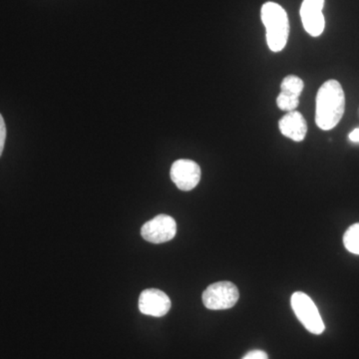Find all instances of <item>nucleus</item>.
<instances>
[{"label":"nucleus","instance_id":"obj_2","mask_svg":"<svg viewBox=\"0 0 359 359\" xmlns=\"http://www.w3.org/2000/svg\"><path fill=\"white\" fill-rule=\"evenodd\" d=\"M262 21L266 29L269 48L280 52L285 48L290 35V21L287 11L276 2H266L262 7Z\"/></svg>","mask_w":359,"mask_h":359},{"label":"nucleus","instance_id":"obj_6","mask_svg":"<svg viewBox=\"0 0 359 359\" xmlns=\"http://www.w3.org/2000/svg\"><path fill=\"white\" fill-rule=\"evenodd\" d=\"M201 168L197 163L192 160L181 159L176 161L172 165L171 175L172 181L175 185L178 187L180 190L192 191L200 183Z\"/></svg>","mask_w":359,"mask_h":359},{"label":"nucleus","instance_id":"obj_7","mask_svg":"<svg viewBox=\"0 0 359 359\" xmlns=\"http://www.w3.org/2000/svg\"><path fill=\"white\" fill-rule=\"evenodd\" d=\"M325 0H304L301 7V18L304 29L313 37L323 34L325 27L323 9Z\"/></svg>","mask_w":359,"mask_h":359},{"label":"nucleus","instance_id":"obj_5","mask_svg":"<svg viewBox=\"0 0 359 359\" xmlns=\"http://www.w3.org/2000/svg\"><path fill=\"white\" fill-rule=\"evenodd\" d=\"M177 233L176 221L168 215H158L144 224L141 235L144 240L152 244H163L173 240Z\"/></svg>","mask_w":359,"mask_h":359},{"label":"nucleus","instance_id":"obj_4","mask_svg":"<svg viewBox=\"0 0 359 359\" xmlns=\"http://www.w3.org/2000/svg\"><path fill=\"white\" fill-rule=\"evenodd\" d=\"M203 302L211 311L233 308L240 299L238 287L231 282H219L209 285L203 292Z\"/></svg>","mask_w":359,"mask_h":359},{"label":"nucleus","instance_id":"obj_10","mask_svg":"<svg viewBox=\"0 0 359 359\" xmlns=\"http://www.w3.org/2000/svg\"><path fill=\"white\" fill-rule=\"evenodd\" d=\"M304 87V83L301 78L295 76V75H289L283 80L282 85H280V93L294 97V98H299Z\"/></svg>","mask_w":359,"mask_h":359},{"label":"nucleus","instance_id":"obj_11","mask_svg":"<svg viewBox=\"0 0 359 359\" xmlns=\"http://www.w3.org/2000/svg\"><path fill=\"white\" fill-rule=\"evenodd\" d=\"M344 244L348 252L359 255V223L347 229L344 236Z\"/></svg>","mask_w":359,"mask_h":359},{"label":"nucleus","instance_id":"obj_14","mask_svg":"<svg viewBox=\"0 0 359 359\" xmlns=\"http://www.w3.org/2000/svg\"><path fill=\"white\" fill-rule=\"evenodd\" d=\"M243 359H269V356L263 351H252L245 354Z\"/></svg>","mask_w":359,"mask_h":359},{"label":"nucleus","instance_id":"obj_12","mask_svg":"<svg viewBox=\"0 0 359 359\" xmlns=\"http://www.w3.org/2000/svg\"><path fill=\"white\" fill-rule=\"evenodd\" d=\"M276 105L280 110L292 112V111H295L299 107V98H294V97L280 93V95L276 98Z\"/></svg>","mask_w":359,"mask_h":359},{"label":"nucleus","instance_id":"obj_15","mask_svg":"<svg viewBox=\"0 0 359 359\" xmlns=\"http://www.w3.org/2000/svg\"><path fill=\"white\" fill-rule=\"evenodd\" d=\"M349 139L351 141L359 143V128L354 129L351 134H349Z\"/></svg>","mask_w":359,"mask_h":359},{"label":"nucleus","instance_id":"obj_1","mask_svg":"<svg viewBox=\"0 0 359 359\" xmlns=\"http://www.w3.org/2000/svg\"><path fill=\"white\" fill-rule=\"evenodd\" d=\"M346 109V95L341 84L334 79L321 85L316 95V123L321 130L334 129Z\"/></svg>","mask_w":359,"mask_h":359},{"label":"nucleus","instance_id":"obj_3","mask_svg":"<svg viewBox=\"0 0 359 359\" xmlns=\"http://www.w3.org/2000/svg\"><path fill=\"white\" fill-rule=\"evenodd\" d=\"M292 308L302 325L311 334L320 335L325 327L320 311L313 299L304 292H294L292 297Z\"/></svg>","mask_w":359,"mask_h":359},{"label":"nucleus","instance_id":"obj_8","mask_svg":"<svg viewBox=\"0 0 359 359\" xmlns=\"http://www.w3.org/2000/svg\"><path fill=\"white\" fill-rule=\"evenodd\" d=\"M170 309H171V301L162 290H145L139 297V309L146 316L162 318L169 313Z\"/></svg>","mask_w":359,"mask_h":359},{"label":"nucleus","instance_id":"obj_9","mask_svg":"<svg viewBox=\"0 0 359 359\" xmlns=\"http://www.w3.org/2000/svg\"><path fill=\"white\" fill-rule=\"evenodd\" d=\"M278 127L282 134L294 142H302L308 133V123L304 116L297 111L287 112L278 122Z\"/></svg>","mask_w":359,"mask_h":359},{"label":"nucleus","instance_id":"obj_13","mask_svg":"<svg viewBox=\"0 0 359 359\" xmlns=\"http://www.w3.org/2000/svg\"><path fill=\"white\" fill-rule=\"evenodd\" d=\"M6 126L4 122V117L0 114V157H1L2 152H4V145H6Z\"/></svg>","mask_w":359,"mask_h":359}]
</instances>
